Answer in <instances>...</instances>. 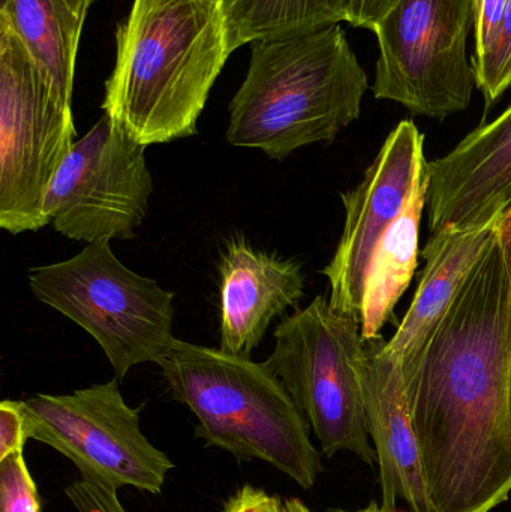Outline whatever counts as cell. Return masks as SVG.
Masks as SVG:
<instances>
[{
    "instance_id": "cell-20",
    "label": "cell",
    "mask_w": 511,
    "mask_h": 512,
    "mask_svg": "<svg viewBox=\"0 0 511 512\" xmlns=\"http://www.w3.org/2000/svg\"><path fill=\"white\" fill-rule=\"evenodd\" d=\"M0 512H41V498L23 453L0 460Z\"/></svg>"
},
{
    "instance_id": "cell-14",
    "label": "cell",
    "mask_w": 511,
    "mask_h": 512,
    "mask_svg": "<svg viewBox=\"0 0 511 512\" xmlns=\"http://www.w3.org/2000/svg\"><path fill=\"white\" fill-rule=\"evenodd\" d=\"M218 268L219 349L251 357L273 319L297 307L305 295L302 267L237 236L222 248Z\"/></svg>"
},
{
    "instance_id": "cell-8",
    "label": "cell",
    "mask_w": 511,
    "mask_h": 512,
    "mask_svg": "<svg viewBox=\"0 0 511 512\" xmlns=\"http://www.w3.org/2000/svg\"><path fill=\"white\" fill-rule=\"evenodd\" d=\"M20 406L27 439L59 451L87 483L159 495L174 469L141 432L140 408L125 402L117 378L71 394H36Z\"/></svg>"
},
{
    "instance_id": "cell-23",
    "label": "cell",
    "mask_w": 511,
    "mask_h": 512,
    "mask_svg": "<svg viewBox=\"0 0 511 512\" xmlns=\"http://www.w3.org/2000/svg\"><path fill=\"white\" fill-rule=\"evenodd\" d=\"M65 495L77 512H128L120 504L117 493L84 480L75 481L66 487Z\"/></svg>"
},
{
    "instance_id": "cell-6",
    "label": "cell",
    "mask_w": 511,
    "mask_h": 512,
    "mask_svg": "<svg viewBox=\"0 0 511 512\" xmlns=\"http://www.w3.org/2000/svg\"><path fill=\"white\" fill-rule=\"evenodd\" d=\"M27 280L41 303L96 340L119 381L132 367L158 364L176 343L173 292L122 264L110 242L32 268Z\"/></svg>"
},
{
    "instance_id": "cell-18",
    "label": "cell",
    "mask_w": 511,
    "mask_h": 512,
    "mask_svg": "<svg viewBox=\"0 0 511 512\" xmlns=\"http://www.w3.org/2000/svg\"><path fill=\"white\" fill-rule=\"evenodd\" d=\"M350 0H224L231 51L347 23Z\"/></svg>"
},
{
    "instance_id": "cell-26",
    "label": "cell",
    "mask_w": 511,
    "mask_h": 512,
    "mask_svg": "<svg viewBox=\"0 0 511 512\" xmlns=\"http://www.w3.org/2000/svg\"><path fill=\"white\" fill-rule=\"evenodd\" d=\"M497 234L503 246L504 256H506L507 270H509L511 285V206L507 207L497 219Z\"/></svg>"
},
{
    "instance_id": "cell-19",
    "label": "cell",
    "mask_w": 511,
    "mask_h": 512,
    "mask_svg": "<svg viewBox=\"0 0 511 512\" xmlns=\"http://www.w3.org/2000/svg\"><path fill=\"white\" fill-rule=\"evenodd\" d=\"M477 89L491 107L511 87V0L491 50L473 62Z\"/></svg>"
},
{
    "instance_id": "cell-28",
    "label": "cell",
    "mask_w": 511,
    "mask_h": 512,
    "mask_svg": "<svg viewBox=\"0 0 511 512\" xmlns=\"http://www.w3.org/2000/svg\"><path fill=\"white\" fill-rule=\"evenodd\" d=\"M284 512H312L300 499L291 498L284 501Z\"/></svg>"
},
{
    "instance_id": "cell-30",
    "label": "cell",
    "mask_w": 511,
    "mask_h": 512,
    "mask_svg": "<svg viewBox=\"0 0 511 512\" xmlns=\"http://www.w3.org/2000/svg\"><path fill=\"white\" fill-rule=\"evenodd\" d=\"M509 412H510V424H511V373H510Z\"/></svg>"
},
{
    "instance_id": "cell-2",
    "label": "cell",
    "mask_w": 511,
    "mask_h": 512,
    "mask_svg": "<svg viewBox=\"0 0 511 512\" xmlns=\"http://www.w3.org/2000/svg\"><path fill=\"white\" fill-rule=\"evenodd\" d=\"M102 110L143 146L197 135L230 54L224 0H134Z\"/></svg>"
},
{
    "instance_id": "cell-24",
    "label": "cell",
    "mask_w": 511,
    "mask_h": 512,
    "mask_svg": "<svg viewBox=\"0 0 511 512\" xmlns=\"http://www.w3.org/2000/svg\"><path fill=\"white\" fill-rule=\"evenodd\" d=\"M222 512H284V501L257 487H240L225 504Z\"/></svg>"
},
{
    "instance_id": "cell-21",
    "label": "cell",
    "mask_w": 511,
    "mask_h": 512,
    "mask_svg": "<svg viewBox=\"0 0 511 512\" xmlns=\"http://www.w3.org/2000/svg\"><path fill=\"white\" fill-rule=\"evenodd\" d=\"M474 18L473 62L482 59L497 39L509 0H471Z\"/></svg>"
},
{
    "instance_id": "cell-15",
    "label": "cell",
    "mask_w": 511,
    "mask_h": 512,
    "mask_svg": "<svg viewBox=\"0 0 511 512\" xmlns=\"http://www.w3.org/2000/svg\"><path fill=\"white\" fill-rule=\"evenodd\" d=\"M498 219V218H497ZM497 233V221L431 234L422 251L425 268L419 288L387 351L408 370L422 354L459 288Z\"/></svg>"
},
{
    "instance_id": "cell-7",
    "label": "cell",
    "mask_w": 511,
    "mask_h": 512,
    "mask_svg": "<svg viewBox=\"0 0 511 512\" xmlns=\"http://www.w3.org/2000/svg\"><path fill=\"white\" fill-rule=\"evenodd\" d=\"M72 105L63 101L12 27L0 18V228L47 227L48 189L75 144Z\"/></svg>"
},
{
    "instance_id": "cell-27",
    "label": "cell",
    "mask_w": 511,
    "mask_h": 512,
    "mask_svg": "<svg viewBox=\"0 0 511 512\" xmlns=\"http://www.w3.org/2000/svg\"><path fill=\"white\" fill-rule=\"evenodd\" d=\"M98 2V0H66L69 6H71L72 11L78 15V17L86 20L87 11H89L90 6L93 3Z\"/></svg>"
},
{
    "instance_id": "cell-11",
    "label": "cell",
    "mask_w": 511,
    "mask_h": 512,
    "mask_svg": "<svg viewBox=\"0 0 511 512\" xmlns=\"http://www.w3.org/2000/svg\"><path fill=\"white\" fill-rule=\"evenodd\" d=\"M426 165L425 135L404 120L390 132L362 182L341 195L344 230L332 261L321 271L335 309L360 316L375 252L404 212Z\"/></svg>"
},
{
    "instance_id": "cell-10",
    "label": "cell",
    "mask_w": 511,
    "mask_h": 512,
    "mask_svg": "<svg viewBox=\"0 0 511 512\" xmlns=\"http://www.w3.org/2000/svg\"><path fill=\"white\" fill-rule=\"evenodd\" d=\"M152 194L146 146L104 114L75 141L57 171L44 215L57 233L75 242L131 240L147 218Z\"/></svg>"
},
{
    "instance_id": "cell-1",
    "label": "cell",
    "mask_w": 511,
    "mask_h": 512,
    "mask_svg": "<svg viewBox=\"0 0 511 512\" xmlns=\"http://www.w3.org/2000/svg\"><path fill=\"white\" fill-rule=\"evenodd\" d=\"M510 373L511 285L495 233L404 372L435 512H492L509 501Z\"/></svg>"
},
{
    "instance_id": "cell-13",
    "label": "cell",
    "mask_w": 511,
    "mask_h": 512,
    "mask_svg": "<svg viewBox=\"0 0 511 512\" xmlns=\"http://www.w3.org/2000/svg\"><path fill=\"white\" fill-rule=\"evenodd\" d=\"M363 394L366 427L377 456L381 502L395 510L402 499L411 512H435L422 453L405 394L404 370L387 351L383 336L365 340Z\"/></svg>"
},
{
    "instance_id": "cell-29",
    "label": "cell",
    "mask_w": 511,
    "mask_h": 512,
    "mask_svg": "<svg viewBox=\"0 0 511 512\" xmlns=\"http://www.w3.org/2000/svg\"><path fill=\"white\" fill-rule=\"evenodd\" d=\"M330 512H396V511L389 510V508H384L383 505L377 504V502H371V504H369L368 507L362 508V510H356V511L338 510V511H330Z\"/></svg>"
},
{
    "instance_id": "cell-9",
    "label": "cell",
    "mask_w": 511,
    "mask_h": 512,
    "mask_svg": "<svg viewBox=\"0 0 511 512\" xmlns=\"http://www.w3.org/2000/svg\"><path fill=\"white\" fill-rule=\"evenodd\" d=\"M471 29V0H401L374 29L375 98L429 119L467 110L477 87L467 53Z\"/></svg>"
},
{
    "instance_id": "cell-25",
    "label": "cell",
    "mask_w": 511,
    "mask_h": 512,
    "mask_svg": "<svg viewBox=\"0 0 511 512\" xmlns=\"http://www.w3.org/2000/svg\"><path fill=\"white\" fill-rule=\"evenodd\" d=\"M401 0H350L347 23L374 32L381 20Z\"/></svg>"
},
{
    "instance_id": "cell-3",
    "label": "cell",
    "mask_w": 511,
    "mask_h": 512,
    "mask_svg": "<svg viewBox=\"0 0 511 512\" xmlns=\"http://www.w3.org/2000/svg\"><path fill=\"white\" fill-rule=\"evenodd\" d=\"M368 87L341 24L252 42L248 74L230 104L228 143L275 161L330 143L359 119Z\"/></svg>"
},
{
    "instance_id": "cell-12",
    "label": "cell",
    "mask_w": 511,
    "mask_h": 512,
    "mask_svg": "<svg viewBox=\"0 0 511 512\" xmlns=\"http://www.w3.org/2000/svg\"><path fill=\"white\" fill-rule=\"evenodd\" d=\"M431 234L491 224L511 206V105L428 162Z\"/></svg>"
},
{
    "instance_id": "cell-17",
    "label": "cell",
    "mask_w": 511,
    "mask_h": 512,
    "mask_svg": "<svg viewBox=\"0 0 511 512\" xmlns=\"http://www.w3.org/2000/svg\"><path fill=\"white\" fill-rule=\"evenodd\" d=\"M0 18L17 33L63 101L72 105L83 18L66 0H0Z\"/></svg>"
},
{
    "instance_id": "cell-16",
    "label": "cell",
    "mask_w": 511,
    "mask_h": 512,
    "mask_svg": "<svg viewBox=\"0 0 511 512\" xmlns=\"http://www.w3.org/2000/svg\"><path fill=\"white\" fill-rule=\"evenodd\" d=\"M431 177L428 165L420 174L416 188L398 221L381 240L366 280L360 322L363 339L381 336L386 322L393 315L417 268L420 224L428 204Z\"/></svg>"
},
{
    "instance_id": "cell-22",
    "label": "cell",
    "mask_w": 511,
    "mask_h": 512,
    "mask_svg": "<svg viewBox=\"0 0 511 512\" xmlns=\"http://www.w3.org/2000/svg\"><path fill=\"white\" fill-rule=\"evenodd\" d=\"M26 441L29 439L20 400H3L0 403V460L23 453Z\"/></svg>"
},
{
    "instance_id": "cell-4",
    "label": "cell",
    "mask_w": 511,
    "mask_h": 512,
    "mask_svg": "<svg viewBox=\"0 0 511 512\" xmlns=\"http://www.w3.org/2000/svg\"><path fill=\"white\" fill-rule=\"evenodd\" d=\"M171 397L197 417L195 438L239 462L258 459L312 490L324 472L311 427L281 379L251 357L176 340L159 361Z\"/></svg>"
},
{
    "instance_id": "cell-5",
    "label": "cell",
    "mask_w": 511,
    "mask_h": 512,
    "mask_svg": "<svg viewBox=\"0 0 511 512\" xmlns=\"http://www.w3.org/2000/svg\"><path fill=\"white\" fill-rule=\"evenodd\" d=\"M264 363L281 379L321 445V453L354 454L377 465L366 427L360 316L341 312L324 295L285 316Z\"/></svg>"
}]
</instances>
